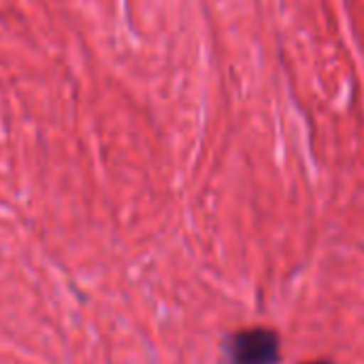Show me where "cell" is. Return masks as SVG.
<instances>
[{
  "instance_id": "6da1fadb",
  "label": "cell",
  "mask_w": 364,
  "mask_h": 364,
  "mask_svg": "<svg viewBox=\"0 0 364 364\" xmlns=\"http://www.w3.org/2000/svg\"><path fill=\"white\" fill-rule=\"evenodd\" d=\"M282 339L273 328H247L228 337L232 364H279Z\"/></svg>"
},
{
  "instance_id": "7a4b0ae2",
  "label": "cell",
  "mask_w": 364,
  "mask_h": 364,
  "mask_svg": "<svg viewBox=\"0 0 364 364\" xmlns=\"http://www.w3.org/2000/svg\"><path fill=\"white\" fill-rule=\"evenodd\" d=\"M311 364H331V363H311Z\"/></svg>"
}]
</instances>
